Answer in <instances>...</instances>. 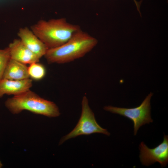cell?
Listing matches in <instances>:
<instances>
[{
	"label": "cell",
	"instance_id": "7a4b0ae2",
	"mask_svg": "<svg viewBox=\"0 0 168 168\" xmlns=\"http://www.w3.org/2000/svg\"><path fill=\"white\" fill-rule=\"evenodd\" d=\"M32 31L48 49L60 46L65 43L80 26L68 22L64 18L41 20L31 27Z\"/></svg>",
	"mask_w": 168,
	"mask_h": 168
},
{
	"label": "cell",
	"instance_id": "277c9868",
	"mask_svg": "<svg viewBox=\"0 0 168 168\" xmlns=\"http://www.w3.org/2000/svg\"><path fill=\"white\" fill-rule=\"evenodd\" d=\"M82 105L81 114L77 124L71 132L62 138L60 144L68 139L81 135H89L96 133H101L108 136L110 135L106 129L102 128L97 123L85 96L82 98Z\"/></svg>",
	"mask_w": 168,
	"mask_h": 168
},
{
	"label": "cell",
	"instance_id": "6da1fadb",
	"mask_svg": "<svg viewBox=\"0 0 168 168\" xmlns=\"http://www.w3.org/2000/svg\"><path fill=\"white\" fill-rule=\"evenodd\" d=\"M97 43L96 38L80 29L64 44L48 49L44 56L49 64L70 62L84 56Z\"/></svg>",
	"mask_w": 168,
	"mask_h": 168
},
{
	"label": "cell",
	"instance_id": "4fadbf2b",
	"mask_svg": "<svg viewBox=\"0 0 168 168\" xmlns=\"http://www.w3.org/2000/svg\"><path fill=\"white\" fill-rule=\"evenodd\" d=\"M133 0L134 2L135 3V4L137 6V10L140 12L139 7H140V3L139 2H137L136 0Z\"/></svg>",
	"mask_w": 168,
	"mask_h": 168
},
{
	"label": "cell",
	"instance_id": "30bf717a",
	"mask_svg": "<svg viewBox=\"0 0 168 168\" xmlns=\"http://www.w3.org/2000/svg\"><path fill=\"white\" fill-rule=\"evenodd\" d=\"M29 77L26 64L10 58L5 69L2 79L21 80Z\"/></svg>",
	"mask_w": 168,
	"mask_h": 168
},
{
	"label": "cell",
	"instance_id": "9c48e42d",
	"mask_svg": "<svg viewBox=\"0 0 168 168\" xmlns=\"http://www.w3.org/2000/svg\"><path fill=\"white\" fill-rule=\"evenodd\" d=\"M32 85L29 78L21 80L2 79L0 80V97L4 95L17 96L30 90Z\"/></svg>",
	"mask_w": 168,
	"mask_h": 168
},
{
	"label": "cell",
	"instance_id": "5bb4252c",
	"mask_svg": "<svg viewBox=\"0 0 168 168\" xmlns=\"http://www.w3.org/2000/svg\"><path fill=\"white\" fill-rule=\"evenodd\" d=\"M2 166V164L1 162L0 161V168H1Z\"/></svg>",
	"mask_w": 168,
	"mask_h": 168
},
{
	"label": "cell",
	"instance_id": "8992f818",
	"mask_svg": "<svg viewBox=\"0 0 168 168\" xmlns=\"http://www.w3.org/2000/svg\"><path fill=\"white\" fill-rule=\"evenodd\" d=\"M139 157L142 164L149 166L156 162L162 167L166 166L168 162V136L164 135L163 141L153 148L148 147L142 142L139 145Z\"/></svg>",
	"mask_w": 168,
	"mask_h": 168
},
{
	"label": "cell",
	"instance_id": "3957f363",
	"mask_svg": "<svg viewBox=\"0 0 168 168\" xmlns=\"http://www.w3.org/2000/svg\"><path fill=\"white\" fill-rule=\"evenodd\" d=\"M5 104L13 114L27 110L49 117H57L60 114L58 107L54 102L41 97L30 90L8 99Z\"/></svg>",
	"mask_w": 168,
	"mask_h": 168
},
{
	"label": "cell",
	"instance_id": "ba28073f",
	"mask_svg": "<svg viewBox=\"0 0 168 168\" xmlns=\"http://www.w3.org/2000/svg\"><path fill=\"white\" fill-rule=\"evenodd\" d=\"M11 58L25 64L38 62L40 58L28 49L21 40L15 39L8 47Z\"/></svg>",
	"mask_w": 168,
	"mask_h": 168
},
{
	"label": "cell",
	"instance_id": "7c38bea8",
	"mask_svg": "<svg viewBox=\"0 0 168 168\" xmlns=\"http://www.w3.org/2000/svg\"><path fill=\"white\" fill-rule=\"evenodd\" d=\"M10 58L8 47L0 49V80L2 79L5 69Z\"/></svg>",
	"mask_w": 168,
	"mask_h": 168
},
{
	"label": "cell",
	"instance_id": "5b68a950",
	"mask_svg": "<svg viewBox=\"0 0 168 168\" xmlns=\"http://www.w3.org/2000/svg\"><path fill=\"white\" fill-rule=\"evenodd\" d=\"M153 93L150 92L141 104L134 108H127L108 105L105 106V110L118 114L128 118L133 123L134 134L136 135L139 128L146 124L153 122L151 116L150 100Z\"/></svg>",
	"mask_w": 168,
	"mask_h": 168
},
{
	"label": "cell",
	"instance_id": "52a82bcc",
	"mask_svg": "<svg viewBox=\"0 0 168 168\" xmlns=\"http://www.w3.org/2000/svg\"><path fill=\"white\" fill-rule=\"evenodd\" d=\"M25 46L39 58L44 56L48 48L27 27L21 28L18 33Z\"/></svg>",
	"mask_w": 168,
	"mask_h": 168
},
{
	"label": "cell",
	"instance_id": "8fae6325",
	"mask_svg": "<svg viewBox=\"0 0 168 168\" xmlns=\"http://www.w3.org/2000/svg\"><path fill=\"white\" fill-rule=\"evenodd\" d=\"M28 73L29 77L35 80H39L43 79L46 74L45 67L38 62L30 64L28 67Z\"/></svg>",
	"mask_w": 168,
	"mask_h": 168
}]
</instances>
